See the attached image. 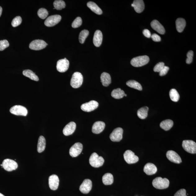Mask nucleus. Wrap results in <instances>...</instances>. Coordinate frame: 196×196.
Here are the masks:
<instances>
[{
  "instance_id": "24",
  "label": "nucleus",
  "mask_w": 196,
  "mask_h": 196,
  "mask_svg": "<svg viewBox=\"0 0 196 196\" xmlns=\"http://www.w3.org/2000/svg\"><path fill=\"white\" fill-rule=\"evenodd\" d=\"M102 84L104 87H108L111 83V78L110 74L106 72H103L101 76Z\"/></svg>"
},
{
  "instance_id": "9",
  "label": "nucleus",
  "mask_w": 196,
  "mask_h": 196,
  "mask_svg": "<svg viewBox=\"0 0 196 196\" xmlns=\"http://www.w3.org/2000/svg\"><path fill=\"white\" fill-rule=\"evenodd\" d=\"M47 44L42 40H36L32 41L29 44V47L31 50H40L45 48Z\"/></svg>"
},
{
  "instance_id": "16",
  "label": "nucleus",
  "mask_w": 196,
  "mask_h": 196,
  "mask_svg": "<svg viewBox=\"0 0 196 196\" xmlns=\"http://www.w3.org/2000/svg\"><path fill=\"white\" fill-rule=\"evenodd\" d=\"M167 157L168 159L172 163L178 164L182 163V159L180 155L174 151H168L167 153Z\"/></svg>"
},
{
  "instance_id": "48",
  "label": "nucleus",
  "mask_w": 196,
  "mask_h": 196,
  "mask_svg": "<svg viewBox=\"0 0 196 196\" xmlns=\"http://www.w3.org/2000/svg\"><path fill=\"white\" fill-rule=\"evenodd\" d=\"M0 196H5L3 194H2L0 193Z\"/></svg>"
},
{
  "instance_id": "44",
  "label": "nucleus",
  "mask_w": 196,
  "mask_h": 196,
  "mask_svg": "<svg viewBox=\"0 0 196 196\" xmlns=\"http://www.w3.org/2000/svg\"><path fill=\"white\" fill-rule=\"evenodd\" d=\"M174 196H187L186 191L185 189H181L178 191Z\"/></svg>"
},
{
  "instance_id": "28",
  "label": "nucleus",
  "mask_w": 196,
  "mask_h": 196,
  "mask_svg": "<svg viewBox=\"0 0 196 196\" xmlns=\"http://www.w3.org/2000/svg\"><path fill=\"white\" fill-rule=\"evenodd\" d=\"M173 121L170 120H167L162 121L160 124V127L165 131H168L173 127Z\"/></svg>"
},
{
  "instance_id": "26",
  "label": "nucleus",
  "mask_w": 196,
  "mask_h": 196,
  "mask_svg": "<svg viewBox=\"0 0 196 196\" xmlns=\"http://www.w3.org/2000/svg\"><path fill=\"white\" fill-rule=\"evenodd\" d=\"M186 25V21L184 19L179 18L176 21V26L177 31L179 33H182Z\"/></svg>"
},
{
  "instance_id": "11",
  "label": "nucleus",
  "mask_w": 196,
  "mask_h": 196,
  "mask_svg": "<svg viewBox=\"0 0 196 196\" xmlns=\"http://www.w3.org/2000/svg\"><path fill=\"white\" fill-rule=\"evenodd\" d=\"M61 19L59 15H54L48 17L45 21L44 24L46 26L51 27L55 26L60 22Z\"/></svg>"
},
{
  "instance_id": "2",
  "label": "nucleus",
  "mask_w": 196,
  "mask_h": 196,
  "mask_svg": "<svg viewBox=\"0 0 196 196\" xmlns=\"http://www.w3.org/2000/svg\"><path fill=\"white\" fill-rule=\"evenodd\" d=\"M149 57L146 55L139 56L132 59L131 63L134 67H140L147 65L149 62Z\"/></svg>"
},
{
  "instance_id": "39",
  "label": "nucleus",
  "mask_w": 196,
  "mask_h": 196,
  "mask_svg": "<svg viewBox=\"0 0 196 196\" xmlns=\"http://www.w3.org/2000/svg\"><path fill=\"white\" fill-rule=\"evenodd\" d=\"M22 22V19L20 16L16 17L13 20L11 24L12 27H17L20 25Z\"/></svg>"
},
{
  "instance_id": "37",
  "label": "nucleus",
  "mask_w": 196,
  "mask_h": 196,
  "mask_svg": "<svg viewBox=\"0 0 196 196\" xmlns=\"http://www.w3.org/2000/svg\"><path fill=\"white\" fill-rule=\"evenodd\" d=\"M38 15L39 17L40 18L44 20L47 17L48 13L45 8H41L38 11Z\"/></svg>"
},
{
  "instance_id": "43",
  "label": "nucleus",
  "mask_w": 196,
  "mask_h": 196,
  "mask_svg": "<svg viewBox=\"0 0 196 196\" xmlns=\"http://www.w3.org/2000/svg\"><path fill=\"white\" fill-rule=\"evenodd\" d=\"M169 68L167 66H165L161 70V71L159 72V75L161 76H163L166 75L168 71H169Z\"/></svg>"
},
{
  "instance_id": "30",
  "label": "nucleus",
  "mask_w": 196,
  "mask_h": 196,
  "mask_svg": "<svg viewBox=\"0 0 196 196\" xmlns=\"http://www.w3.org/2000/svg\"><path fill=\"white\" fill-rule=\"evenodd\" d=\"M114 180L112 174L109 173L104 174L102 178L103 184L105 185H112L114 182Z\"/></svg>"
},
{
  "instance_id": "6",
  "label": "nucleus",
  "mask_w": 196,
  "mask_h": 196,
  "mask_svg": "<svg viewBox=\"0 0 196 196\" xmlns=\"http://www.w3.org/2000/svg\"><path fill=\"white\" fill-rule=\"evenodd\" d=\"M10 111L12 114L16 116H26L28 110L26 108L23 106L16 105L11 108Z\"/></svg>"
},
{
  "instance_id": "23",
  "label": "nucleus",
  "mask_w": 196,
  "mask_h": 196,
  "mask_svg": "<svg viewBox=\"0 0 196 196\" xmlns=\"http://www.w3.org/2000/svg\"><path fill=\"white\" fill-rule=\"evenodd\" d=\"M144 171L148 175H152L156 173L157 169L154 164L149 163L145 166Z\"/></svg>"
},
{
  "instance_id": "8",
  "label": "nucleus",
  "mask_w": 196,
  "mask_h": 196,
  "mask_svg": "<svg viewBox=\"0 0 196 196\" xmlns=\"http://www.w3.org/2000/svg\"><path fill=\"white\" fill-rule=\"evenodd\" d=\"M123 157L125 161L130 164L137 163L139 161V158L137 155L130 150L126 151L123 154Z\"/></svg>"
},
{
  "instance_id": "33",
  "label": "nucleus",
  "mask_w": 196,
  "mask_h": 196,
  "mask_svg": "<svg viewBox=\"0 0 196 196\" xmlns=\"http://www.w3.org/2000/svg\"><path fill=\"white\" fill-rule=\"evenodd\" d=\"M127 86L139 91H142V89L141 85L139 82L135 80H131L128 81L126 83Z\"/></svg>"
},
{
  "instance_id": "18",
  "label": "nucleus",
  "mask_w": 196,
  "mask_h": 196,
  "mask_svg": "<svg viewBox=\"0 0 196 196\" xmlns=\"http://www.w3.org/2000/svg\"><path fill=\"white\" fill-rule=\"evenodd\" d=\"M76 127V123L74 122H71L68 123L63 130L64 135L65 136L72 135L75 131Z\"/></svg>"
},
{
  "instance_id": "20",
  "label": "nucleus",
  "mask_w": 196,
  "mask_h": 196,
  "mask_svg": "<svg viewBox=\"0 0 196 196\" xmlns=\"http://www.w3.org/2000/svg\"><path fill=\"white\" fill-rule=\"evenodd\" d=\"M151 26L153 29L155 30L161 34H164L165 33V30L163 25L156 20H153L151 23Z\"/></svg>"
},
{
  "instance_id": "3",
  "label": "nucleus",
  "mask_w": 196,
  "mask_h": 196,
  "mask_svg": "<svg viewBox=\"0 0 196 196\" xmlns=\"http://www.w3.org/2000/svg\"><path fill=\"white\" fill-rule=\"evenodd\" d=\"M89 162L91 167L98 168L103 165L104 160L102 157L99 156L96 153H93L89 158Z\"/></svg>"
},
{
  "instance_id": "45",
  "label": "nucleus",
  "mask_w": 196,
  "mask_h": 196,
  "mask_svg": "<svg viewBox=\"0 0 196 196\" xmlns=\"http://www.w3.org/2000/svg\"><path fill=\"white\" fill-rule=\"evenodd\" d=\"M151 37L152 38L153 41L155 42H159L161 41V37H160L156 33L153 34L151 35Z\"/></svg>"
},
{
  "instance_id": "15",
  "label": "nucleus",
  "mask_w": 196,
  "mask_h": 196,
  "mask_svg": "<svg viewBox=\"0 0 196 196\" xmlns=\"http://www.w3.org/2000/svg\"><path fill=\"white\" fill-rule=\"evenodd\" d=\"M92 184L91 181L89 179H86L83 182L80 187V190L82 193L88 194L92 188Z\"/></svg>"
},
{
  "instance_id": "14",
  "label": "nucleus",
  "mask_w": 196,
  "mask_h": 196,
  "mask_svg": "<svg viewBox=\"0 0 196 196\" xmlns=\"http://www.w3.org/2000/svg\"><path fill=\"white\" fill-rule=\"evenodd\" d=\"M83 149L82 145L79 142L76 143L72 146L69 150V154L73 157L78 156L82 153Z\"/></svg>"
},
{
  "instance_id": "12",
  "label": "nucleus",
  "mask_w": 196,
  "mask_h": 196,
  "mask_svg": "<svg viewBox=\"0 0 196 196\" xmlns=\"http://www.w3.org/2000/svg\"><path fill=\"white\" fill-rule=\"evenodd\" d=\"M69 61L66 58L59 60L57 62V69L60 72H65L69 69Z\"/></svg>"
},
{
  "instance_id": "47",
  "label": "nucleus",
  "mask_w": 196,
  "mask_h": 196,
  "mask_svg": "<svg viewBox=\"0 0 196 196\" xmlns=\"http://www.w3.org/2000/svg\"><path fill=\"white\" fill-rule=\"evenodd\" d=\"M2 12V7L0 6V17H1V16Z\"/></svg>"
},
{
  "instance_id": "25",
  "label": "nucleus",
  "mask_w": 196,
  "mask_h": 196,
  "mask_svg": "<svg viewBox=\"0 0 196 196\" xmlns=\"http://www.w3.org/2000/svg\"><path fill=\"white\" fill-rule=\"evenodd\" d=\"M88 7L90 9L91 11L97 15H101L103 11L101 8L98 6L96 4L92 2H89L87 4Z\"/></svg>"
},
{
  "instance_id": "7",
  "label": "nucleus",
  "mask_w": 196,
  "mask_h": 196,
  "mask_svg": "<svg viewBox=\"0 0 196 196\" xmlns=\"http://www.w3.org/2000/svg\"><path fill=\"white\" fill-rule=\"evenodd\" d=\"M2 165L4 169L8 172L13 171L18 167V164L16 161L9 159L4 160Z\"/></svg>"
},
{
  "instance_id": "10",
  "label": "nucleus",
  "mask_w": 196,
  "mask_h": 196,
  "mask_svg": "<svg viewBox=\"0 0 196 196\" xmlns=\"http://www.w3.org/2000/svg\"><path fill=\"white\" fill-rule=\"evenodd\" d=\"M123 130L121 127L114 129L110 135V138L113 142H119L122 139Z\"/></svg>"
},
{
  "instance_id": "29",
  "label": "nucleus",
  "mask_w": 196,
  "mask_h": 196,
  "mask_svg": "<svg viewBox=\"0 0 196 196\" xmlns=\"http://www.w3.org/2000/svg\"><path fill=\"white\" fill-rule=\"evenodd\" d=\"M149 108L147 106H144L140 109L137 111V116L141 119H145L148 115Z\"/></svg>"
},
{
  "instance_id": "13",
  "label": "nucleus",
  "mask_w": 196,
  "mask_h": 196,
  "mask_svg": "<svg viewBox=\"0 0 196 196\" xmlns=\"http://www.w3.org/2000/svg\"><path fill=\"white\" fill-rule=\"evenodd\" d=\"M99 103L96 101L91 100L82 104L81 106V109L84 112H91L95 110L98 107Z\"/></svg>"
},
{
  "instance_id": "22",
  "label": "nucleus",
  "mask_w": 196,
  "mask_h": 196,
  "mask_svg": "<svg viewBox=\"0 0 196 196\" xmlns=\"http://www.w3.org/2000/svg\"><path fill=\"white\" fill-rule=\"evenodd\" d=\"M103 36L102 32L97 30L95 32L93 38V42L94 45L96 47H99L101 45L103 41Z\"/></svg>"
},
{
  "instance_id": "21",
  "label": "nucleus",
  "mask_w": 196,
  "mask_h": 196,
  "mask_svg": "<svg viewBox=\"0 0 196 196\" xmlns=\"http://www.w3.org/2000/svg\"><path fill=\"white\" fill-rule=\"evenodd\" d=\"M131 6L138 13H140L143 11L145 8L144 2L142 0H135L131 4Z\"/></svg>"
},
{
  "instance_id": "1",
  "label": "nucleus",
  "mask_w": 196,
  "mask_h": 196,
  "mask_svg": "<svg viewBox=\"0 0 196 196\" xmlns=\"http://www.w3.org/2000/svg\"><path fill=\"white\" fill-rule=\"evenodd\" d=\"M169 181L166 178H163L158 177L153 180L152 184L155 188L158 189H164L168 188L169 185Z\"/></svg>"
},
{
  "instance_id": "42",
  "label": "nucleus",
  "mask_w": 196,
  "mask_h": 196,
  "mask_svg": "<svg viewBox=\"0 0 196 196\" xmlns=\"http://www.w3.org/2000/svg\"><path fill=\"white\" fill-rule=\"evenodd\" d=\"M165 64L163 62H160L157 64L153 69L155 72H159L165 66Z\"/></svg>"
},
{
  "instance_id": "17",
  "label": "nucleus",
  "mask_w": 196,
  "mask_h": 196,
  "mask_svg": "<svg viewBox=\"0 0 196 196\" xmlns=\"http://www.w3.org/2000/svg\"><path fill=\"white\" fill-rule=\"evenodd\" d=\"M59 180L58 176L56 175H52L49 177V185L51 189L56 190L58 189Z\"/></svg>"
},
{
  "instance_id": "4",
  "label": "nucleus",
  "mask_w": 196,
  "mask_h": 196,
  "mask_svg": "<svg viewBox=\"0 0 196 196\" xmlns=\"http://www.w3.org/2000/svg\"><path fill=\"white\" fill-rule=\"evenodd\" d=\"M83 78L82 74L79 72H76L72 76L71 80V86L74 88H78L82 86Z\"/></svg>"
},
{
  "instance_id": "5",
  "label": "nucleus",
  "mask_w": 196,
  "mask_h": 196,
  "mask_svg": "<svg viewBox=\"0 0 196 196\" xmlns=\"http://www.w3.org/2000/svg\"><path fill=\"white\" fill-rule=\"evenodd\" d=\"M182 146L184 149L187 152L191 154H195L196 153V143L192 140H184Z\"/></svg>"
},
{
  "instance_id": "34",
  "label": "nucleus",
  "mask_w": 196,
  "mask_h": 196,
  "mask_svg": "<svg viewBox=\"0 0 196 196\" xmlns=\"http://www.w3.org/2000/svg\"><path fill=\"white\" fill-rule=\"evenodd\" d=\"M169 96L170 99L172 101L176 102L180 99V96L178 92L175 89H172L170 91Z\"/></svg>"
},
{
  "instance_id": "41",
  "label": "nucleus",
  "mask_w": 196,
  "mask_h": 196,
  "mask_svg": "<svg viewBox=\"0 0 196 196\" xmlns=\"http://www.w3.org/2000/svg\"><path fill=\"white\" fill-rule=\"evenodd\" d=\"M194 52L192 51H189L187 53V58L186 60V63L187 64H190L192 62Z\"/></svg>"
},
{
  "instance_id": "38",
  "label": "nucleus",
  "mask_w": 196,
  "mask_h": 196,
  "mask_svg": "<svg viewBox=\"0 0 196 196\" xmlns=\"http://www.w3.org/2000/svg\"><path fill=\"white\" fill-rule=\"evenodd\" d=\"M82 18L80 17L76 18L72 23V26L74 28H77L82 25Z\"/></svg>"
},
{
  "instance_id": "40",
  "label": "nucleus",
  "mask_w": 196,
  "mask_h": 196,
  "mask_svg": "<svg viewBox=\"0 0 196 196\" xmlns=\"http://www.w3.org/2000/svg\"><path fill=\"white\" fill-rule=\"evenodd\" d=\"M9 46V42L7 40H4L0 41V51L4 50Z\"/></svg>"
},
{
  "instance_id": "31",
  "label": "nucleus",
  "mask_w": 196,
  "mask_h": 196,
  "mask_svg": "<svg viewBox=\"0 0 196 196\" xmlns=\"http://www.w3.org/2000/svg\"><path fill=\"white\" fill-rule=\"evenodd\" d=\"M124 91L120 88L114 89L112 92V96L114 99H122L124 96Z\"/></svg>"
},
{
  "instance_id": "35",
  "label": "nucleus",
  "mask_w": 196,
  "mask_h": 196,
  "mask_svg": "<svg viewBox=\"0 0 196 196\" xmlns=\"http://www.w3.org/2000/svg\"><path fill=\"white\" fill-rule=\"evenodd\" d=\"M89 34V32L87 30L84 29L80 33L79 36V40L81 44L84 43L85 40Z\"/></svg>"
},
{
  "instance_id": "27",
  "label": "nucleus",
  "mask_w": 196,
  "mask_h": 196,
  "mask_svg": "<svg viewBox=\"0 0 196 196\" xmlns=\"http://www.w3.org/2000/svg\"><path fill=\"white\" fill-rule=\"evenodd\" d=\"M46 140L43 136H40L38 140L37 151L39 153L43 152L46 148Z\"/></svg>"
},
{
  "instance_id": "46",
  "label": "nucleus",
  "mask_w": 196,
  "mask_h": 196,
  "mask_svg": "<svg viewBox=\"0 0 196 196\" xmlns=\"http://www.w3.org/2000/svg\"><path fill=\"white\" fill-rule=\"evenodd\" d=\"M143 33L145 37L148 38H150L151 37V34L150 32L148 29H145L143 31Z\"/></svg>"
},
{
  "instance_id": "19",
  "label": "nucleus",
  "mask_w": 196,
  "mask_h": 196,
  "mask_svg": "<svg viewBox=\"0 0 196 196\" xmlns=\"http://www.w3.org/2000/svg\"><path fill=\"white\" fill-rule=\"evenodd\" d=\"M105 127V123L102 121H97L93 125L92 131L93 133L100 134L104 131Z\"/></svg>"
},
{
  "instance_id": "49",
  "label": "nucleus",
  "mask_w": 196,
  "mask_h": 196,
  "mask_svg": "<svg viewBox=\"0 0 196 196\" xmlns=\"http://www.w3.org/2000/svg\"><path fill=\"white\" fill-rule=\"evenodd\" d=\"M124 96L127 97V94H125Z\"/></svg>"
},
{
  "instance_id": "32",
  "label": "nucleus",
  "mask_w": 196,
  "mask_h": 196,
  "mask_svg": "<svg viewBox=\"0 0 196 196\" xmlns=\"http://www.w3.org/2000/svg\"><path fill=\"white\" fill-rule=\"evenodd\" d=\"M23 74L24 76L29 78L32 80L35 81H38L39 80V78H38V76L31 70L29 69L25 70L24 71H23Z\"/></svg>"
},
{
  "instance_id": "36",
  "label": "nucleus",
  "mask_w": 196,
  "mask_h": 196,
  "mask_svg": "<svg viewBox=\"0 0 196 196\" xmlns=\"http://www.w3.org/2000/svg\"><path fill=\"white\" fill-rule=\"evenodd\" d=\"M54 6L55 9L60 10L65 7V2L61 0H57L54 2Z\"/></svg>"
}]
</instances>
